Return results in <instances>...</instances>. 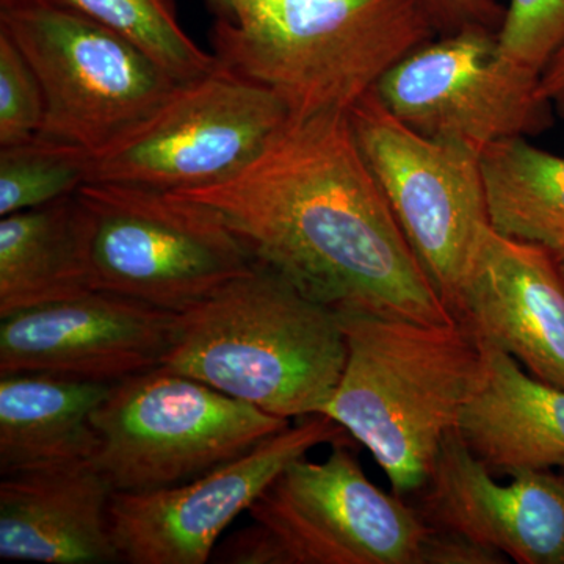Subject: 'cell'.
<instances>
[{"mask_svg": "<svg viewBox=\"0 0 564 564\" xmlns=\"http://www.w3.org/2000/svg\"><path fill=\"white\" fill-rule=\"evenodd\" d=\"M177 195L217 210L256 262L337 314L456 321L362 158L345 111L291 118L231 180Z\"/></svg>", "mask_w": 564, "mask_h": 564, "instance_id": "cell-1", "label": "cell"}, {"mask_svg": "<svg viewBox=\"0 0 564 564\" xmlns=\"http://www.w3.org/2000/svg\"><path fill=\"white\" fill-rule=\"evenodd\" d=\"M339 318L347 361L322 414L370 452L392 492L422 491L445 436L485 384V344L459 321Z\"/></svg>", "mask_w": 564, "mask_h": 564, "instance_id": "cell-2", "label": "cell"}, {"mask_svg": "<svg viewBox=\"0 0 564 564\" xmlns=\"http://www.w3.org/2000/svg\"><path fill=\"white\" fill-rule=\"evenodd\" d=\"M345 361L339 314L256 262L177 314L161 367L291 421L323 413Z\"/></svg>", "mask_w": 564, "mask_h": 564, "instance_id": "cell-3", "label": "cell"}, {"mask_svg": "<svg viewBox=\"0 0 564 564\" xmlns=\"http://www.w3.org/2000/svg\"><path fill=\"white\" fill-rule=\"evenodd\" d=\"M223 65L273 91L291 118L345 111L437 36L417 0H223Z\"/></svg>", "mask_w": 564, "mask_h": 564, "instance_id": "cell-4", "label": "cell"}, {"mask_svg": "<svg viewBox=\"0 0 564 564\" xmlns=\"http://www.w3.org/2000/svg\"><path fill=\"white\" fill-rule=\"evenodd\" d=\"M77 196L93 291L181 314L256 263L207 204L110 182H87Z\"/></svg>", "mask_w": 564, "mask_h": 564, "instance_id": "cell-5", "label": "cell"}, {"mask_svg": "<svg viewBox=\"0 0 564 564\" xmlns=\"http://www.w3.org/2000/svg\"><path fill=\"white\" fill-rule=\"evenodd\" d=\"M91 462L115 492H151L232 462L291 421L155 367L111 386L93 415Z\"/></svg>", "mask_w": 564, "mask_h": 564, "instance_id": "cell-6", "label": "cell"}, {"mask_svg": "<svg viewBox=\"0 0 564 564\" xmlns=\"http://www.w3.org/2000/svg\"><path fill=\"white\" fill-rule=\"evenodd\" d=\"M44 98L40 135L99 154L150 118L181 82L143 51L76 11L44 0L0 9Z\"/></svg>", "mask_w": 564, "mask_h": 564, "instance_id": "cell-7", "label": "cell"}, {"mask_svg": "<svg viewBox=\"0 0 564 564\" xmlns=\"http://www.w3.org/2000/svg\"><path fill=\"white\" fill-rule=\"evenodd\" d=\"M291 120L269 88L217 63L150 118L93 155L88 182L166 193L202 191L251 165Z\"/></svg>", "mask_w": 564, "mask_h": 564, "instance_id": "cell-8", "label": "cell"}, {"mask_svg": "<svg viewBox=\"0 0 564 564\" xmlns=\"http://www.w3.org/2000/svg\"><path fill=\"white\" fill-rule=\"evenodd\" d=\"M347 115L408 242L455 317L464 276L491 226L480 152L413 131L386 109L375 90Z\"/></svg>", "mask_w": 564, "mask_h": 564, "instance_id": "cell-9", "label": "cell"}, {"mask_svg": "<svg viewBox=\"0 0 564 564\" xmlns=\"http://www.w3.org/2000/svg\"><path fill=\"white\" fill-rule=\"evenodd\" d=\"M351 444L289 464L251 505L278 564H430L436 527L372 484Z\"/></svg>", "mask_w": 564, "mask_h": 564, "instance_id": "cell-10", "label": "cell"}, {"mask_svg": "<svg viewBox=\"0 0 564 564\" xmlns=\"http://www.w3.org/2000/svg\"><path fill=\"white\" fill-rule=\"evenodd\" d=\"M375 91L413 131L477 152L554 122L541 77L507 61L488 29L434 36L393 65Z\"/></svg>", "mask_w": 564, "mask_h": 564, "instance_id": "cell-11", "label": "cell"}, {"mask_svg": "<svg viewBox=\"0 0 564 564\" xmlns=\"http://www.w3.org/2000/svg\"><path fill=\"white\" fill-rule=\"evenodd\" d=\"M352 441L329 415H307L187 484L151 492H113L110 527L120 563L210 562L223 532L250 510L289 464L318 445Z\"/></svg>", "mask_w": 564, "mask_h": 564, "instance_id": "cell-12", "label": "cell"}, {"mask_svg": "<svg viewBox=\"0 0 564 564\" xmlns=\"http://www.w3.org/2000/svg\"><path fill=\"white\" fill-rule=\"evenodd\" d=\"M177 314L90 291L0 318V375L51 373L118 383L161 367Z\"/></svg>", "mask_w": 564, "mask_h": 564, "instance_id": "cell-13", "label": "cell"}, {"mask_svg": "<svg viewBox=\"0 0 564 564\" xmlns=\"http://www.w3.org/2000/svg\"><path fill=\"white\" fill-rule=\"evenodd\" d=\"M500 485L458 429L445 436L421 508L430 524L519 564H564V474L514 470Z\"/></svg>", "mask_w": 564, "mask_h": 564, "instance_id": "cell-14", "label": "cell"}, {"mask_svg": "<svg viewBox=\"0 0 564 564\" xmlns=\"http://www.w3.org/2000/svg\"><path fill=\"white\" fill-rule=\"evenodd\" d=\"M481 343L564 389V280L554 252L486 229L455 310Z\"/></svg>", "mask_w": 564, "mask_h": 564, "instance_id": "cell-15", "label": "cell"}, {"mask_svg": "<svg viewBox=\"0 0 564 564\" xmlns=\"http://www.w3.org/2000/svg\"><path fill=\"white\" fill-rule=\"evenodd\" d=\"M113 492L91 459L6 475L0 481V558L120 563L110 527Z\"/></svg>", "mask_w": 564, "mask_h": 564, "instance_id": "cell-16", "label": "cell"}, {"mask_svg": "<svg viewBox=\"0 0 564 564\" xmlns=\"http://www.w3.org/2000/svg\"><path fill=\"white\" fill-rule=\"evenodd\" d=\"M485 344V343H484ZM488 373L458 432L491 473L564 469V389L545 384L485 344Z\"/></svg>", "mask_w": 564, "mask_h": 564, "instance_id": "cell-17", "label": "cell"}, {"mask_svg": "<svg viewBox=\"0 0 564 564\" xmlns=\"http://www.w3.org/2000/svg\"><path fill=\"white\" fill-rule=\"evenodd\" d=\"M115 383L51 373L0 375V474L91 459L93 415Z\"/></svg>", "mask_w": 564, "mask_h": 564, "instance_id": "cell-18", "label": "cell"}, {"mask_svg": "<svg viewBox=\"0 0 564 564\" xmlns=\"http://www.w3.org/2000/svg\"><path fill=\"white\" fill-rule=\"evenodd\" d=\"M90 291L77 193L0 217V318Z\"/></svg>", "mask_w": 564, "mask_h": 564, "instance_id": "cell-19", "label": "cell"}, {"mask_svg": "<svg viewBox=\"0 0 564 564\" xmlns=\"http://www.w3.org/2000/svg\"><path fill=\"white\" fill-rule=\"evenodd\" d=\"M480 166L494 231L564 251V158L513 137L488 144Z\"/></svg>", "mask_w": 564, "mask_h": 564, "instance_id": "cell-20", "label": "cell"}, {"mask_svg": "<svg viewBox=\"0 0 564 564\" xmlns=\"http://www.w3.org/2000/svg\"><path fill=\"white\" fill-rule=\"evenodd\" d=\"M52 6L76 11L109 29L143 51L170 76L185 84L217 66L185 33L177 21L173 0H44Z\"/></svg>", "mask_w": 564, "mask_h": 564, "instance_id": "cell-21", "label": "cell"}, {"mask_svg": "<svg viewBox=\"0 0 564 564\" xmlns=\"http://www.w3.org/2000/svg\"><path fill=\"white\" fill-rule=\"evenodd\" d=\"M91 161L84 148L43 135L0 148V217L79 192Z\"/></svg>", "mask_w": 564, "mask_h": 564, "instance_id": "cell-22", "label": "cell"}, {"mask_svg": "<svg viewBox=\"0 0 564 564\" xmlns=\"http://www.w3.org/2000/svg\"><path fill=\"white\" fill-rule=\"evenodd\" d=\"M497 44L507 61L543 76L564 47V0H510Z\"/></svg>", "mask_w": 564, "mask_h": 564, "instance_id": "cell-23", "label": "cell"}, {"mask_svg": "<svg viewBox=\"0 0 564 564\" xmlns=\"http://www.w3.org/2000/svg\"><path fill=\"white\" fill-rule=\"evenodd\" d=\"M44 98L31 63L0 31V148L40 135Z\"/></svg>", "mask_w": 564, "mask_h": 564, "instance_id": "cell-24", "label": "cell"}, {"mask_svg": "<svg viewBox=\"0 0 564 564\" xmlns=\"http://www.w3.org/2000/svg\"><path fill=\"white\" fill-rule=\"evenodd\" d=\"M437 35L488 29L499 31L505 7L497 0H417Z\"/></svg>", "mask_w": 564, "mask_h": 564, "instance_id": "cell-25", "label": "cell"}, {"mask_svg": "<svg viewBox=\"0 0 564 564\" xmlns=\"http://www.w3.org/2000/svg\"><path fill=\"white\" fill-rule=\"evenodd\" d=\"M541 93L564 117V47L544 69L541 76Z\"/></svg>", "mask_w": 564, "mask_h": 564, "instance_id": "cell-26", "label": "cell"}, {"mask_svg": "<svg viewBox=\"0 0 564 564\" xmlns=\"http://www.w3.org/2000/svg\"><path fill=\"white\" fill-rule=\"evenodd\" d=\"M556 263H558L560 272H562V276L564 280V251L554 252Z\"/></svg>", "mask_w": 564, "mask_h": 564, "instance_id": "cell-27", "label": "cell"}, {"mask_svg": "<svg viewBox=\"0 0 564 564\" xmlns=\"http://www.w3.org/2000/svg\"><path fill=\"white\" fill-rule=\"evenodd\" d=\"M18 2H22V0H0V9H7Z\"/></svg>", "mask_w": 564, "mask_h": 564, "instance_id": "cell-28", "label": "cell"}, {"mask_svg": "<svg viewBox=\"0 0 564 564\" xmlns=\"http://www.w3.org/2000/svg\"><path fill=\"white\" fill-rule=\"evenodd\" d=\"M210 6L214 7L215 11H218L221 9L223 0H209Z\"/></svg>", "mask_w": 564, "mask_h": 564, "instance_id": "cell-29", "label": "cell"}, {"mask_svg": "<svg viewBox=\"0 0 564 564\" xmlns=\"http://www.w3.org/2000/svg\"><path fill=\"white\" fill-rule=\"evenodd\" d=\"M563 474H564V469H563Z\"/></svg>", "mask_w": 564, "mask_h": 564, "instance_id": "cell-30", "label": "cell"}]
</instances>
